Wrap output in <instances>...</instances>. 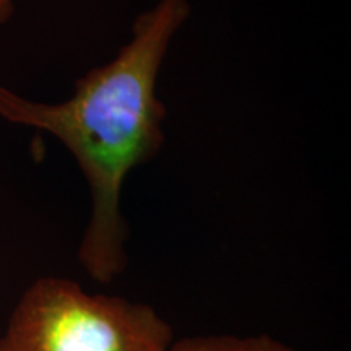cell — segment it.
I'll list each match as a JSON object with an SVG mask.
<instances>
[{
  "label": "cell",
  "mask_w": 351,
  "mask_h": 351,
  "mask_svg": "<svg viewBox=\"0 0 351 351\" xmlns=\"http://www.w3.org/2000/svg\"><path fill=\"white\" fill-rule=\"evenodd\" d=\"M174 339L150 304L43 276L13 307L0 351H166Z\"/></svg>",
  "instance_id": "obj_2"
},
{
  "label": "cell",
  "mask_w": 351,
  "mask_h": 351,
  "mask_svg": "<svg viewBox=\"0 0 351 351\" xmlns=\"http://www.w3.org/2000/svg\"><path fill=\"white\" fill-rule=\"evenodd\" d=\"M15 12V0H0V25L7 23Z\"/></svg>",
  "instance_id": "obj_4"
},
{
  "label": "cell",
  "mask_w": 351,
  "mask_h": 351,
  "mask_svg": "<svg viewBox=\"0 0 351 351\" xmlns=\"http://www.w3.org/2000/svg\"><path fill=\"white\" fill-rule=\"evenodd\" d=\"M166 351H298L280 339L258 333V335H194L173 340Z\"/></svg>",
  "instance_id": "obj_3"
},
{
  "label": "cell",
  "mask_w": 351,
  "mask_h": 351,
  "mask_svg": "<svg viewBox=\"0 0 351 351\" xmlns=\"http://www.w3.org/2000/svg\"><path fill=\"white\" fill-rule=\"evenodd\" d=\"M189 15V0H160L140 13L129 43L108 64L78 78L73 95L62 103H38L0 85V117L51 134L85 176L93 207L78 262L101 285L112 283L127 269L122 189L127 176L153 160L165 143L166 108L156 95L158 75Z\"/></svg>",
  "instance_id": "obj_1"
}]
</instances>
